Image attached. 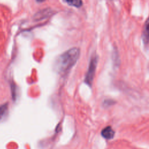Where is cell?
I'll return each instance as SVG.
<instances>
[{
    "label": "cell",
    "mask_w": 149,
    "mask_h": 149,
    "mask_svg": "<svg viewBox=\"0 0 149 149\" xmlns=\"http://www.w3.org/2000/svg\"><path fill=\"white\" fill-rule=\"evenodd\" d=\"M142 38L145 44H147L149 42V16L144 25L142 33Z\"/></svg>",
    "instance_id": "obj_3"
},
{
    "label": "cell",
    "mask_w": 149,
    "mask_h": 149,
    "mask_svg": "<svg viewBox=\"0 0 149 149\" xmlns=\"http://www.w3.org/2000/svg\"><path fill=\"white\" fill-rule=\"evenodd\" d=\"M80 53V49L76 47L66 51L56 60L55 69L60 74L68 72L76 63Z\"/></svg>",
    "instance_id": "obj_1"
},
{
    "label": "cell",
    "mask_w": 149,
    "mask_h": 149,
    "mask_svg": "<svg viewBox=\"0 0 149 149\" xmlns=\"http://www.w3.org/2000/svg\"><path fill=\"white\" fill-rule=\"evenodd\" d=\"M115 134V132L111 126H107L101 131V136L107 140L112 139Z\"/></svg>",
    "instance_id": "obj_4"
},
{
    "label": "cell",
    "mask_w": 149,
    "mask_h": 149,
    "mask_svg": "<svg viewBox=\"0 0 149 149\" xmlns=\"http://www.w3.org/2000/svg\"><path fill=\"white\" fill-rule=\"evenodd\" d=\"M97 56H94L92 57L90 62L88 69L84 79L85 83L89 86H91L92 85L93 79H94L95 72V69L97 68Z\"/></svg>",
    "instance_id": "obj_2"
},
{
    "label": "cell",
    "mask_w": 149,
    "mask_h": 149,
    "mask_svg": "<svg viewBox=\"0 0 149 149\" xmlns=\"http://www.w3.org/2000/svg\"><path fill=\"white\" fill-rule=\"evenodd\" d=\"M38 2H44L45 0H36Z\"/></svg>",
    "instance_id": "obj_7"
},
{
    "label": "cell",
    "mask_w": 149,
    "mask_h": 149,
    "mask_svg": "<svg viewBox=\"0 0 149 149\" xmlns=\"http://www.w3.org/2000/svg\"><path fill=\"white\" fill-rule=\"evenodd\" d=\"M8 113V104L0 105V121L4 120Z\"/></svg>",
    "instance_id": "obj_5"
},
{
    "label": "cell",
    "mask_w": 149,
    "mask_h": 149,
    "mask_svg": "<svg viewBox=\"0 0 149 149\" xmlns=\"http://www.w3.org/2000/svg\"><path fill=\"white\" fill-rule=\"evenodd\" d=\"M69 5L73 6L76 8H79L82 5L81 0H64Z\"/></svg>",
    "instance_id": "obj_6"
}]
</instances>
